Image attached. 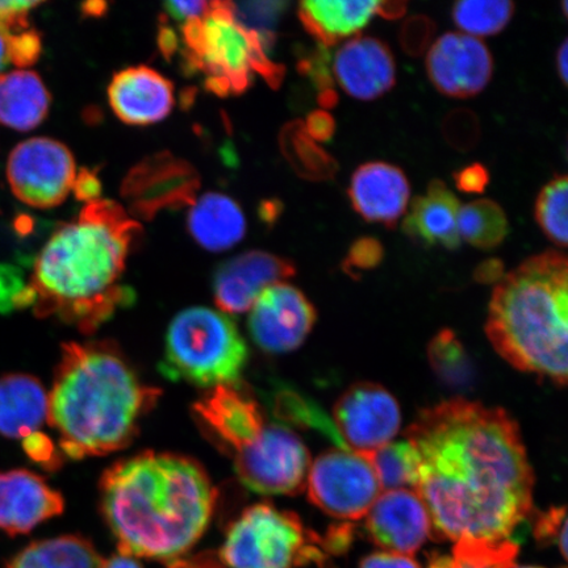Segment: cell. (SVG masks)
I'll list each match as a JSON object with an SVG mask.
<instances>
[{
  "instance_id": "83f0119b",
  "label": "cell",
  "mask_w": 568,
  "mask_h": 568,
  "mask_svg": "<svg viewBox=\"0 0 568 568\" xmlns=\"http://www.w3.org/2000/svg\"><path fill=\"white\" fill-rule=\"evenodd\" d=\"M103 559L89 539L60 536L27 545L6 568H101Z\"/></svg>"
},
{
  "instance_id": "f6af8a7d",
  "label": "cell",
  "mask_w": 568,
  "mask_h": 568,
  "mask_svg": "<svg viewBox=\"0 0 568 568\" xmlns=\"http://www.w3.org/2000/svg\"><path fill=\"white\" fill-rule=\"evenodd\" d=\"M454 182L462 193L481 194L485 193L489 183V173L485 165L479 162L471 163L458 170L454 174Z\"/></svg>"
},
{
  "instance_id": "e0dca14e",
  "label": "cell",
  "mask_w": 568,
  "mask_h": 568,
  "mask_svg": "<svg viewBox=\"0 0 568 568\" xmlns=\"http://www.w3.org/2000/svg\"><path fill=\"white\" fill-rule=\"evenodd\" d=\"M295 274L293 261L262 251L246 252L217 267L212 281L213 297L223 314H244L267 287Z\"/></svg>"
},
{
  "instance_id": "52a82bcc",
  "label": "cell",
  "mask_w": 568,
  "mask_h": 568,
  "mask_svg": "<svg viewBox=\"0 0 568 568\" xmlns=\"http://www.w3.org/2000/svg\"><path fill=\"white\" fill-rule=\"evenodd\" d=\"M247 355L245 339L229 315L193 307L170 323L160 371L169 379L211 389L240 382Z\"/></svg>"
},
{
  "instance_id": "8992f818",
  "label": "cell",
  "mask_w": 568,
  "mask_h": 568,
  "mask_svg": "<svg viewBox=\"0 0 568 568\" xmlns=\"http://www.w3.org/2000/svg\"><path fill=\"white\" fill-rule=\"evenodd\" d=\"M182 40L187 67L205 75V88L213 94H243L254 73L273 89L281 87L284 68L268 59L257 34L239 23L231 2H211L202 18L183 24Z\"/></svg>"
},
{
  "instance_id": "4316f807",
  "label": "cell",
  "mask_w": 568,
  "mask_h": 568,
  "mask_svg": "<svg viewBox=\"0 0 568 568\" xmlns=\"http://www.w3.org/2000/svg\"><path fill=\"white\" fill-rule=\"evenodd\" d=\"M51 102V94L36 71L0 73V125L32 131L47 119Z\"/></svg>"
},
{
  "instance_id": "db71d44e",
  "label": "cell",
  "mask_w": 568,
  "mask_h": 568,
  "mask_svg": "<svg viewBox=\"0 0 568 568\" xmlns=\"http://www.w3.org/2000/svg\"><path fill=\"white\" fill-rule=\"evenodd\" d=\"M407 2H402V0H394V2H378L376 4V13L383 19L387 20H397L406 16L407 12Z\"/></svg>"
},
{
  "instance_id": "e575fe53",
  "label": "cell",
  "mask_w": 568,
  "mask_h": 568,
  "mask_svg": "<svg viewBox=\"0 0 568 568\" xmlns=\"http://www.w3.org/2000/svg\"><path fill=\"white\" fill-rule=\"evenodd\" d=\"M286 7L287 3L284 2L233 3V16L245 30L257 34L262 44L270 49L275 40V26Z\"/></svg>"
},
{
  "instance_id": "b9f144b4",
  "label": "cell",
  "mask_w": 568,
  "mask_h": 568,
  "mask_svg": "<svg viewBox=\"0 0 568 568\" xmlns=\"http://www.w3.org/2000/svg\"><path fill=\"white\" fill-rule=\"evenodd\" d=\"M23 450L34 464L48 471H55L62 465V453L57 450L51 437L45 433L36 432L23 439Z\"/></svg>"
},
{
  "instance_id": "3957f363",
  "label": "cell",
  "mask_w": 568,
  "mask_h": 568,
  "mask_svg": "<svg viewBox=\"0 0 568 568\" xmlns=\"http://www.w3.org/2000/svg\"><path fill=\"white\" fill-rule=\"evenodd\" d=\"M141 225L116 202L87 204L74 222L62 224L34 261L30 288L36 316L61 320L92 335L136 301L123 283L126 260Z\"/></svg>"
},
{
  "instance_id": "5b68a950",
  "label": "cell",
  "mask_w": 568,
  "mask_h": 568,
  "mask_svg": "<svg viewBox=\"0 0 568 568\" xmlns=\"http://www.w3.org/2000/svg\"><path fill=\"white\" fill-rule=\"evenodd\" d=\"M486 333L518 371L567 382L568 261L556 251L535 255L503 276L489 303Z\"/></svg>"
},
{
  "instance_id": "ac0fdd59",
  "label": "cell",
  "mask_w": 568,
  "mask_h": 568,
  "mask_svg": "<svg viewBox=\"0 0 568 568\" xmlns=\"http://www.w3.org/2000/svg\"><path fill=\"white\" fill-rule=\"evenodd\" d=\"M365 517L368 537L387 552L410 557L433 537L428 509L414 489L382 493Z\"/></svg>"
},
{
  "instance_id": "9a60e30c",
  "label": "cell",
  "mask_w": 568,
  "mask_h": 568,
  "mask_svg": "<svg viewBox=\"0 0 568 568\" xmlns=\"http://www.w3.org/2000/svg\"><path fill=\"white\" fill-rule=\"evenodd\" d=\"M316 310L300 288L276 283L258 296L248 315V332L261 349L288 353L297 349L316 323Z\"/></svg>"
},
{
  "instance_id": "4fadbf2b",
  "label": "cell",
  "mask_w": 568,
  "mask_h": 568,
  "mask_svg": "<svg viewBox=\"0 0 568 568\" xmlns=\"http://www.w3.org/2000/svg\"><path fill=\"white\" fill-rule=\"evenodd\" d=\"M191 414L202 435L230 458L267 425L264 410L241 382L209 389L193 404Z\"/></svg>"
},
{
  "instance_id": "836d02e7",
  "label": "cell",
  "mask_w": 568,
  "mask_h": 568,
  "mask_svg": "<svg viewBox=\"0 0 568 568\" xmlns=\"http://www.w3.org/2000/svg\"><path fill=\"white\" fill-rule=\"evenodd\" d=\"M433 371L447 385L465 387L473 381V367L464 346L449 329L438 333L429 345Z\"/></svg>"
},
{
  "instance_id": "11a10c76",
  "label": "cell",
  "mask_w": 568,
  "mask_h": 568,
  "mask_svg": "<svg viewBox=\"0 0 568 568\" xmlns=\"http://www.w3.org/2000/svg\"><path fill=\"white\" fill-rule=\"evenodd\" d=\"M101 568H142L136 558L116 554L109 559H103Z\"/></svg>"
},
{
  "instance_id": "7bdbcfd3",
  "label": "cell",
  "mask_w": 568,
  "mask_h": 568,
  "mask_svg": "<svg viewBox=\"0 0 568 568\" xmlns=\"http://www.w3.org/2000/svg\"><path fill=\"white\" fill-rule=\"evenodd\" d=\"M42 53V39L38 31L27 30L13 33L11 38V65L26 70L39 61Z\"/></svg>"
},
{
  "instance_id": "d590c367",
  "label": "cell",
  "mask_w": 568,
  "mask_h": 568,
  "mask_svg": "<svg viewBox=\"0 0 568 568\" xmlns=\"http://www.w3.org/2000/svg\"><path fill=\"white\" fill-rule=\"evenodd\" d=\"M33 296L26 282L23 270L11 264H0V314L32 308Z\"/></svg>"
},
{
  "instance_id": "be15d7a7",
  "label": "cell",
  "mask_w": 568,
  "mask_h": 568,
  "mask_svg": "<svg viewBox=\"0 0 568 568\" xmlns=\"http://www.w3.org/2000/svg\"><path fill=\"white\" fill-rule=\"evenodd\" d=\"M564 13L567 17V2H564Z\"/></svg>"
},
{
  "instance_id": "484cf974",
  "label": "cell",
  "mask_w": 568,
  "mask_h": 568,
  "mask_svg": "<svg viewBox=\"0 0 568 568\" xmlns=\"http://www.w3.org/2000/svg\"><path fill=\"white\" fill-rule=\"evenodd\" d=\"M189 231L196 243L210 252H224L245 237L243 210L232 197L207 193L191 205Z\"/></svg>"
},
{
  "instance_id": "d6a6232c",
  "label": "cell",
  "mask_w": 568,
  "mask_h": 568,
  "mask_svg": "<svg viewBox=\"0 0 568 568\" xmlns=\"http://www.w3.org/2000/svg\"><path fill=\"white\" fill-rule=\"evenodd\" d=\"M568 180L566 175L554 178L539 193L536 202V220L539 229L551 243L567 246Z\"/></svg>"
},
{
  "instance_id": "680465c9",
  "label": "cell",
  "mask_w": 568,
  "mask_h": 568,
  "mask_svg": "<svg viewBox=\"0 0 568 568\" xmlns=\"http://www.w3.org/2000/svg\"><path fill=\"white\" fill-rule=\"evenodd\" d=\"M282 204L280 202H266L262 204L261 215L265 222L273 223L281 215Z\"/></svg>"
},
{
  "instance_id": "816d5d0a",
  "label": "cell",
  "mask_w": 568,
  "mask_h": 568,
  "mask_svg": "<svg viewBox=\"0 0 568 568\" xmlns=\"http://www.w3.org/2000/svg\"><path fill=\"white\" fill-rule=\"evenodd\" d=\"M504 265L500 260H487L481 262L477 270H475V280L480 283H499L503 280Z\"/></svg>"
},
{
  "instance_id": "603a6c76",
  "label": "cell",
  "mask_w": 568,
  "mask_h": 568,
  "mask_svg": "<svg viewBox=\"0 0 568 568\" xmlns=\"http://www.w3.org/2000/svg\"><path fill=\"white\" fill-rule=\"evenodd\" d=\"M459 201L443 181H433L426 194L415 197L403 222L407 236L425 246H444L454 251L460 245L458 233Z\"/></svg>"
},
{
  "instance_id": "4dcf8cb0",
  "label": "cell",
  "mask_w": 568,
  "mask_h": 568,
  "mask_svg": "<svg viewBox=\"0 0 568 568\" xmlns=\"http://www.w3.org/2000/svg\"><path fill=\"white\" fill-rule=\"evenodd\" d=\"M378 477L382 491L416 489L418 483V456L408 439L389 443L368 456Z\"/></svg>"
},
{
  "instance_id": "ba28073f",
  "label": "cell",
  "mask_w": 568,
  "mask_h": 568,
  "mask_svg": "<svg viewBox=\"0 0 568 568\" xmlns=\"http://www.w3.org/2000/svg\"><path fill=\"white\" fill-rule=\"evenodd\" d=\"M322 548L297 515L258 503L230 525L219 558L226 568H297L322 565Z\"/></svg>"
},
{
  "instance_id": "94428289",
  "label": "cell",
  "mask_w": 568,
  "mask_h": 568,
  "mask_svg": "<svg viewBox=\"0 0 568 568\" xmlns=\"http://www.w3.org/2000/svg\"><path fill=\"white\" fill-rule=\"evenodd\" d=\"M428 568H446L443 556H433Z\"/></svg>"
},
{
  "instance_id": "f1b7e54d",
  "label": "cell",
  "mask_w": 568,
  "mask_h": 568,
  "mask_svg": "<svg viewBox=\"0 0 568 568\" xmlns=\"http://www.w3.org/2000/svg\"><path fill=\"white\" fill-rule=\"evenodd\" d=\"M281 145L291 165L305 180L328 181L338 172L337 161L305 133L301 120L284 128Z\"/></svg>"
},
{
  "instance_id": "cb8c5ba5",
  "label": "cell",
  "mask_w": 568,
  "mask_h": 568,
  "mask_svg": "<svg viewBox=\"0 0 568 568\" xmlns=\"http://www.w3.org/2000/svg\"><path fill=\"white\" fill-rule=\"evenodd\" d=\"M48 422V393L38 378L7 374L0 378V435L21 439Z\"/></svg>"
},
{
  "instance_id": "c3c4849f",
  "label": "cell",
  "mask_w": 568,
  "mask_h": 568,
  "mask_svg": "<svg viewBox=\"0 0 568 568\" xmlns=\"http://www.w3.org/2000/svg\"><path fill=\"white\" fill-rule=\"evenodd\" d=\"M359 568H420V566L412 557L379 551L362 560Z\"/></svg>"
},
{
  "instance_id": "1f68e13d",
  "label": "cell",
  "mask_w": 568,
  "mask_h": 568,
  "mask_svg": "<svg viewBox=\"0 0 568 568\" xmlns=\"http://www.w3.org/2000/svg\"><path fill=\"white\" fill-rule=\"evenodd\" d=\"M515 4L509 0H462L453 7V19L473 38L500 33L509 24Z\"/></svg>"
},
{
  "instance_id": "6da1fadb",
  "label": "cell",
  "mask_w": 568,
  "mask_h": 568,
  "mask_svg": "<svg viewBox=\"0 0 568 568\" xmlns=\"http://www.w3.org/2000/svg\"><path fill=\"white\" fill-rule=\"evenodd\" d=\"M407 439L417 452L415 493L433 537L504 541L530 516L535 475L507 410L447 400L422 410Z\"/></svg>"
},
{
  "instance_id": "f35d334b",
  "label": "cell",
  "mask_w": 568,
  "mask_h": 568,
  "mask_svg": "<svg viewBox=\"0 0 568 568\" xmlns=\"http://www.w3.org/2000/svg\"><path fill=\"white\" fill-rule=\"evenodd\" d=\"M385 257V247L374 237H359L355 240L343 262L345 273L349 275L366 272L381 265Z\"/></svg>"
},
{
  "instance_id": "277c9868",
  "label": "cell",
  "mask_w": 568,
  "mask_h": 568,
  "mask_svg": "<svg viewBox=\"0 0 568 568\" xmlns=\"http://www.w3.org/2000/svg\"><path fill=\"white\" fill-rule=\"evenodd\" d=\"M113 341L62 345L48 394V422L70 459L102 457L125 449L160 400Z\"/></svg>"
},
{
  "instance_id": "44dd1931",
  "label": "cell",
  "mask_w": 568,
  "mask_h": 568,
  "mask_svg": "<svg viewBox=\"0 0 568 568\" xmlns=\"http://www.w3.org/2000/svg\"><path fill=\"white\" fill-rule=\"evenodd\" d=\"M333 74L346 94L359 101H374L396 83L393 52L374 38H355L338 49Z\"/></svg>"
},
{
  "instance_id": "d6986e66",
  "label": "cell",
  "mask_w": 568,
  "mask_h": 568,
  "mask_svg": "<svg viewBox=\"0 0 568 568\" xmlns=\"http://www.w3.org/2000/svg\"><path fill=\"white\" fill-rule=\"evenodd\" d=\"M63 509L62 495L39 475L24 468L0 471V530L7 535H27Z\"/></svg>"
},
{
  "instance_id": "60d3db41",
  "label": "cell",
  "mask_w": 568,
  "mask_h": 568,
  "mask_svg": "<svg viewBox=\"0 0 568 568\" xmlns=\"http://www.w3.org/2000/svg\"><path fill=\"white\" fill-rule=\"evenodd\" d=\"M300 71L315 84L318 97L328 94L335 90V81L329 67V54L325 48L320 47L317 51L311 52L300 62Z\"/></svg>"
},
{
  "instance_id": "2e32d148",
  "label": "cell",
  "mask_w": 568,
  "mask_h": 568,
  "mask_svg": "<svg viewBox=\"0 0 568 568\" xmlns=\"http://www.w3.org/2000/svg\"><path fill=\"white\" fill-rule=\"evenodd\" d=\"M426 71L442 94L467 99L487 88L494 73V60L479 39L447 32L429 49Z\"/></svg>"
},
{
  "instance_id": "91938a15",
  "label": "cell",
  "mask_w": 568,
  "mask_h": 568,
  "mask_svg": "<svg viewBox=\"0 0 568 568\" xmlns=\"http://www.w3.org/2000/svg\"><path fill=\"white\" fill-rule=\"evenodd\" d=\"M106 4L103 2H90L82 4V12L87 17L99 18L104 16Z\"/></svg>"
},
{
  "instance_id": "7a4b0ae2",
  "label": "cell",
  "mask_w": 568,
  "mask_h": 568,
  "mask_svg": "<svg viewBox=\"0 0 568 568\" xmlns=\"http://www.w3.org/2000/svg\"><path fill=\"white\" fill-rule=\"evenodd\" d=\"M99 494L119 552L169 564L186 556L203 537L217 500L197 460L151 450L106 468Z\"/></svg>"
},
{
  "instance_id": "8fae6325",
  "label": "cell",
  "mask_w": 568,
  "mask_h": 568,
  "mask_svg": "<svg viewBox=\"0 0 568 568\" xmlns=\"http://www.w3.org/2000/svg\"><path fill=\"white\" fill-rule=\"evenodd\" d=\"M6 173L20 202L49 210L67 201L74 186L77 169L73 154L62 142L33 138L13 148Z\"/></svg>"
},
{
  "instance_id": "7c38bea8",
  "label": "cell",
  "mask_w": 568,
  "mask_h": 568,
  "mask_svg": "<svg viewBox=\"0 0 568 568\" xmlns=\"http://www.w3.org/2000/svg\"><path fill=\"white\" fill-rule=\"evenodd\" d=\"M333 422L347 450L372 456L393 443L402 424L395 397L376 383H355L338 397Z\"/></svg>"
},
{
  "instance_id": "d4e9b609",
  "label": "cell",
  "mask_w": 568,
  "mask_h": 568,
  "mask_svg": "<svg viewBox=\"0 0 568 568\" xmlns=\"http://www.w3.org/2000/svg\"><path fill=\"white\" fill-rule=\"evenodd\" d=\"M376 4L372 0H310L300 4L297 16L305 31L326 49L361 33L371 23Z\"/></svg>"
},
{
  "instance_id": "ee69618b",
  "label": "cell",
  "mask_w": 568,
  "mask_h": 568,
  "mask_svg": "<svg viewBox=\"0 0 568 568\" xmlns=\"http://www.w3.org/2000/svg\"><path fill=\"white\" fill-rule=\"evenodd\" d=\"M41 2L26 0H0V30L11 33L27 31L30 28V13Z\"/></svg>"
},
{
  "instance_id": "f907efd6",
  "label": "cell",
  "mask_w": 568,
  "mask_h": 568,
  "mask_svg": "<svg viewBox=\"0 0 568 568\" xmlns=\"http://www.w3.org/2000/svg\"><path fill=\"white\" fill-rule=\"evenodd\" d=\"M168 568H226L215 552H201L189 558H180Z\"/></svg>"
},
{
  "instance_id": "f5cc1de1",
  "label": "cell",
  "mask_w": 568,
  "mask_h": 568,
  "mask_svg": "<svg viewBox=\"0 0 568 568\" xmlns=\"http://www.w3.org/2000/svg\"><path fill=\"white\" fill-rule=\"evenodd\" d=\"M159 47L166 60L172 59V57L180 51V36L168 24L163 23V20L160 27Z\"/></svg>"
},
{
  "instance_id": "7402d4cb",
  "label": "cell",
  "mask_w": 568,
  "mask_h": 568,
  "mask_svg": "<svg viewBox=\"0 0 568 568\" xmlns=\"http://www.w3.org/2000/svg\"><path fill=\"white\" fill-rule=\"evenodd\" d=\"M109 99L112 111L125 124H154L172 112L174 84L154 69L128 68L113 75Z\"/></svg>"
},
{
  "instance_id": "ab89813d",
  "label": "cell",
  "mask_w": 568,
  "mask_h": 568,
  "mask_svg": "<svg viewBox=\"0 0 568 568\" xmlns=\"http://www.w3.org/2000/svg\"><path fill=\"white\" fill-rule=\"evenodd\" d=\"M436 32L435 21L425 16L412 17L403 24L400 45L408 55H422L430 45Z\"/></svg>"
},
{
  "instance_id": "ffe728a7",
  "label": "cell",
  "mask_w": 568,
  "mask_h": 568,
  "mask_svg": "<svg viewBox=\"0 0 568 568\" xmlns=\"http://www.w3.org/2000/svg\"><path fill=\"white\" fill-rule=\"evenodd\" d=\"M347 195L354 211L367 223L394 230L407 212L410 187L400 168L374 161L355 170Z\"/></svg>"
},
{
  "instance_id": "bcb514c9",
  "label": "cell",
  "mask_w": 568,
  "mask_h": 568,
  "mask_svg": "<svg viewBox=\"0 0 568 568\" xmlns=\"http://www.w3.org/2000/svg\"><path fill=\"white\" fill-rule=\"evenodd\" d=\"M304 130L315 142H329L336 133V120L329 112L317 110L305 120Z\"/></svg>"
},
{
  "instance_id": "8d00e7d4",
  "label": "cell",
  "mask_w": 568,
  "mask_h": 568,
  "mask_svg": "<svg viewBox=\"0 0 568 568\" xmlns=\"http://www.w3.org/2000/svg\"><path fill=\"white\" fill-rule=\"evenodd\" d=\"M447 142L458 151H468L477 145L480 125L475 113L468 110H456L446 116L443 125Z\"/></svg>"
},
{
  "instance_id": "74e56055",
  "label": "cell",
  "mask_w": 568,
  "mask_h": 568,
  "mask_svg": "<svg viewBox=\"0 0 568 568\" xmlns=\"http://www.w3.org/2000/svg\"><path fill=\"white\" fill-rule=\"evenodd\" d=\"M535 537L542 545H557L564 558H567L566 507H552L538 514L535 520Z\"/></svg>"
},
{
  "instance_id": "9f6ffc18",
  "label": "cell",
  "mask_w": 568,
  "mask_h": 568,
  "mask_svg": "<svg viewBox=\"0 0 568 568\" xmlns=\"http://www.w3.org/2000/svg\"><path fill=\"white\" fill-rule=\"evenodd\" d=\"M12 34L11 32L0 30V71L11 65L10 48Z\"/></svg>"
},
{
  "instance_id": "681fc988",
  "label": "cell",
  "mask_w": 568,
  "mask_h": 568,
  "mask_svg": "<svg viewBox=\"0 0 568 568\" xmlns=\"http://www.w3.org/2000/svg\"><path fill=\"white\" fill-rule=\"evenodd\" d=\"M210 9V2H169L165 3L168 16L186 23L189 20L202 18Z\"/></svg>"
},
{
  "instance_id": "7dc6e473",
  "label": "cell",
  "mask_w": 568,
  "mask_h": 568,
  "mask_svg": "<svg viewBox=\"0 0 568 568\" xmlns=\"http://www.w3.org/2000/svg\"><path fill=\"white\" fill-rule=\"evenodd\" d=\"M74 195L78 201L95 202L102 193L101 180L90 169H82L74 181Z\"/></svg>"
},
{
  "instance_id": "30bf717a",
  "label": "cell",
  "mask_w": 568,
  "mask_h": 568,
  "mask_svg": "<svg viewBox=\"0 0 568 568\" xmlns=\"http://www.w3.org/2000/svg\"><path fill=\"white\" fill-rule=\"evenodd\" d=\"M305 487L315 507L344 521L364 518L382 494L371 459L339 447L317 457Z\"/></svg>"
},
{
  "instance_id": "9c48e42d",
  "label": "cell",
  "mask_w": 568,
  "mask_h": 568,
  "mask_svg": "<svg viewBox=\"0 0 568 568\" xmlns=\"http://www.w3.org/2000/svg\"><path fill=\"white\" fill-rule=\"evenodd\" d=\"M243 485L261 495H300L307 485L311 456L300 437L284 426H265L231 458Z\"/></svg>"
},
{
  "instance_id": "f546056e",
  "label": "cell",
  "mask_w": 568,
  "mask_h": 568,
  "mask_svg": "<svg viewBox=\"0 0 568 568\" xmlns=\"http://www.w3.org/2000/svg\"><path fill=\"white\" fill-rule=\"evenodd\" d=\"M508 232L506 212L489 199H479L459 210L458 233L467 244L478 248H494L506 240Z\"/></svg>"
},
{
  "instance_id": "6f0895ef",
  "label": "cell",
  "mask_w": 568,
  "mask_h": 568,
  "mask_svg": "<svg viewBox=\"0 0 568 568\" xmlns=\"http://www.w3.org/2000/svg\"><path fill=\"white\" fill-rule=\"evenodd\" d=\"M558 73L565 84L568 82V42L564 41L557 54Z\"/></svg>"
},
{
  "instance_id": "6125c7cd",
  "label": "cell",
  "mask_w": 568,
  "mask_h": 568,
  "mask_svg": "<svg viewBox=\"0 0 568 568\" xmlns=\"http://www.w3.org/2000/svg\"><path fill=\"white\" fill-rule=\"evenodd\" d=\"M510 568H541V567H531V566H513Z\"/></svg>"
},
{
  "instance_id": "5bb4252c",
  "label": "cell",
  "mask_w": 568,
  "mask_h": 568,
  "mask_svg": "<svg viewBox=\"0 0 568 568\" xmlns=\"http://www.w3.org/2000/svg\"><path fill=\"white\" fill-rule=\"evenodd\" d=\"M199 186V175L186 161L162 153L131 170L122 194L133 215L151 220L163 210L191 207Z\"/></svg>"
}]
</instances>
